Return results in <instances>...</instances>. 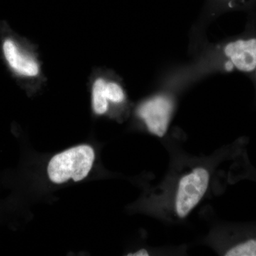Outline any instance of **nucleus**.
Wrapping results in <instances>:
<instances>
[{
  "label": "nucleus",
  "instance_id": "f03ea898",
  "mask_svg": "<svg viewBox=\"0 0 256 256\" xmlns=\"http://www.w3.org/2000/svg\"><path fill=\"white\" fill-rule=\"evenodd\" d=\"M0 57L16 80H28L40 73L38 62L28 45L4 22L0 23Z\"/></svg>",
  "mask_w": 256,
  "mask_h": 256
},
{
  "label": "nucleus",
  "instance_id": "20e7f679",
  "mask_svg": "<svg viewBox=\"0 0 256 256\" xmlns=\"http://www.w3.org/2000/svg\"><path fill=\"white\" fill-rule=\"evenodd\" d=\"M95 159L94 150L88 146H80L56 154L48 166L50 180L62 184L72 178L78 182L86 178Z\"/></svg>",
  "mask_w": 256,
  "mask_h": 256
},
{
  "label": "nucleus",
  "instance_id": "9d476101",
  "mask_svg": "<svg viewBox=\"0 0 256 256\" xmlns=\"http://www.w3.org/2000/svg\"><path fill=\"white\" fill-rule=\"evenodd\" d=\"M149 252L146 250V249H141V250H138L136 252H132V254H128L129 256H149Z\"/></svg>",
  "mask_w": 256,
  "mask_h": 256
},
{
  "label": "nucleus",
  "instance_id": "6e6552de",
  "mask_svg": "<svg viewBox=\"0 0 256 256\" xmlns=\"http://www.w3.org/2000/svg\"><path fill=\"white\" fill-rule=\"evenodd\" d=\"M226 256H256V238H250L236 244L224 254Z\"/></svg>",
  "mask_w": 256,
  "mask_h": 256
},
{
  "label": "nucleus",
  "instance_id": "423d86ee",
  "mask_svg": "<svg viewBox=\"0 0 256 256\" xmlns=\"http://www.w3.org/2000/svg\"><path fill=\"white\" fill-rule=\"evenodd\" d=\"M256 0H206L205 12L210 16L226 12L252 9Z\"/></svg>",
  "mask_w": 256,
  "mask_h": 256
},
{
  "label": "nucleus",
  "instance_id": "0eeeda50",
  "mask_svg": "<svg viewBox=\"0 0 256 256\" xmlns=\"http://www.w3.org/2000/svg\"><path fill=\"white\" fill-rule=\"evenodd\" d=\"M106 82L105 79L98 78L96 79L92 86V108L98 114H106L108 109L109 100L106 94Z\"/></svg>",
  "mask_w": 256,
  "mask_h": 256
},
{
  "label": "nucleus",
  "instance_id": "39448f33",
  "mask_svg": "<svg viewBox=\"0 0 256 256\" xmlns=\"http://www.w3.org/2000/svg\"><path fill=\"white\" fill-rule=\"evenodd\" d=\"M173 108L174 104L170 96L159 94L144 101L138 108V114L150 132L163 137L169 127Z\"/></svg>",
  "mask_w": 256,
  "mask_h": 256
},
{
  "label": "nucleus",
  "instance_id": "f257e3e1",
  "mask_svg": "<svg viewBox=\"0 0 256 256\" xmlns=\"http://www.w3.org/2000/svg\"><path fill=\"white\" fill-rule=\"evenodd\" d=\"M196 64V73L214 70L252 74L256 68V31L212 46Z\"/></svg>",
  "mask_w": 256,
  "mask_h": 256
},
{
  "label": "nucleus",
  "instance_id": "1a4fd4ad",
  "mask_svg": "<svg viewBox=\"0 0 256 256\" xmlns=\"http://www.w3.org/2000/svg\"><path fill=\"white\" fill-rule=\"evenodd\" d=\"M106 94L108 99L110 102L119 104L126 100V94L124 88L116 82H106Z\"/></svg>",
  "mask_w": 256,
  "mask_h": 256
},
{
  "label": "nucleus",
  "instance_id": "9b49d317",
  "mask_svg": "<svg viewBox=\"0 0 256 256\" xmlns=\"http://www.w3.org/2000/svg\"><path fill=\"white\" fill-rule=\"evenodd\" d=\"M252 75L254 76V82H255L256 86V70H254V72L252 73Z\"/></svg>",
  "mask_w": 256,
  "mask_h": 256
},
{
  "label": "nucleus",
  "instance_id": "7ed1b4c3",
  "mask_svg": "<svg viewBox=\"0 0 256 256\" xmlns=\"http://www.w3.org/2000/svg\"><path fill=\"white\" fill-rule=\"evenodd\" d=\"M210 178V171L206 168L196 166L178 178L172 198L176 216L183 220L196 208L208 190Z\"/></svg>",
  "mask_w": 256,
  "mask_h": 256
}]
</instances>
